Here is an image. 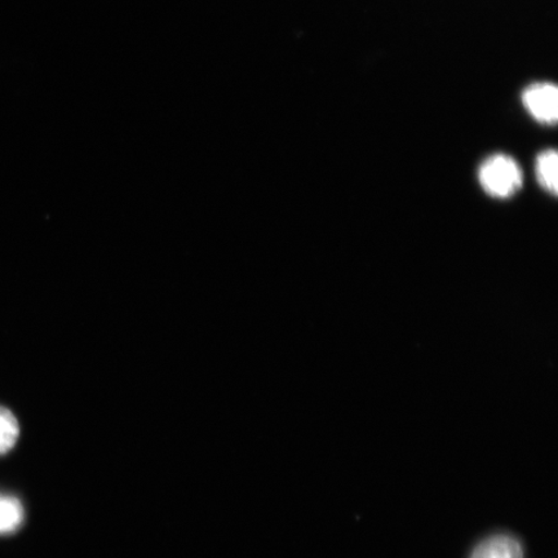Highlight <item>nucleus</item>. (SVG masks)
Returning <instances> with one entry per match:
<instances>
[{"label": "nucleus", "mask_w": 558, "mask_h": 558, "mask_svg": "<svg viewBox=\"0 0 558 558\" xmlns=\"http://www.w3.org/2000/svg\"><path fill=\"white\" fill-rule=\"evenodd\" d=\"M480 184L493 197L507 198L522 185V172L515 160L508 156H493L480 167Z\"/></svg>", "instance_id": "1"}, {"label": "nucleus", "mask_w": 558, "mask_h": 558, "mask_svg": "<svg viewBox=\"0 0 558 558\" xmlns=\"http://www.w3.org/2000/svg\"><path fill=\"white\" fill-rule=\"evenodd\" d=\"M522 104L536 122L556 124L558 89L553 83H534L522 93Z\"/></svg>", "instance_id": "2"}, {"label": "nucleus", "mask_w": 558, "mask_h": 558, "mask_svg": "<svg viewBox=\"0 0 558 558\" xmlns=\"http://www.w3.org/2000/svg\"><path fill=\"white\" fill-rule=\"evenodd\" d=\"M471 558H523V550L512 536L497 535L481 543Z\"/></svg>", "instance_id": "3"}, {"label": "nucleus", "mask_w": 558, "mask_h": 558, "mask_svg": "<svg viewBox=\"0 0 558 558\" xmlns=\"http://www.w3.org/2000/svg\"><path fill=\"white\" fill-rule=\"evenodd\" d=\"M557 166L558 156L555 150L543 151L536 158V178H538L539 184L544 190L554 195L557 194L558 190Z\"/></svg>", "instance_id": "4"}, {"label": "nucleus", "mask_w": 558, "mask_h": 558, "mask_svg": "<svg viewBox=\"0 0 558 558\" xmlns=\"http://www.w3.org/2000/svg\"><path fill=\"white\" fill-rule=\"evenodd\" d=\"M24 519L23 506L13 497L0 495V534L15 532Z\"/></svg>", "instance_id": "5"}, {"label": "nucleus", "mask_w": 558, "mask_h": 558, "mask_svg": "<svg viewBox=\"0 0 558 558\" xmlns=\"http://www.w3.org/2000/svg\"><path fill=\"white\" fill-rule=\"evenodd\" d=\"M20 435L17 418L10 410L0 408V456L16 445Z\"/></svg>", "instance_id": "6"}]
</instances>
